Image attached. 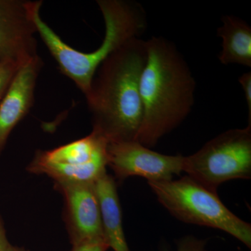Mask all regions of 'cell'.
<instances>
[{"instance_id": "cell-13", "label": "cell", "mask_w": 251, "mask_h": 251, "mask_svg": "<svg viewBox=\"0 0 251 251\" xmlns=\"http://www.w3.org/2000/svg\"><path fill=\"white\" fill-rule=\"evenodd\" d=\"M25 63L16 60H7L0 63V102L9 88L20 68Z\"/></svg>"}, {"instance_id": "cell-7", "label": "cell", "mask_w": 251, "mask_h": 251, "mask_svg": "<svg viewBox=\"0 0 251 251\" xmlns=\"http://www.w3.org/2000/svg\"><path fill=\"white\" fill-rule=\"evenodd\" d=\"M107 156L119 182L135 176L148 182L168 181L183 172L184 156L156 152L137 140L108 143Z\"/></svg>"}, {"instance_id": "cell-16", "label": "cell", "mask_w": 251, "mask_h": 251, "mask_svg": "<svg viewBox=\"0 0 251 251\" xmlns=\"http://www.w3.org/2000/svg\"><path fill=\"white\" fill-rule=\"evenodd\" d=\"M109 247L104 241H92L73 247L72 251H107Z\"/></svg>"}, {"instance_id": "cell-14", "label": "cell", "mask_w": 251, "mask_h": 251, "mask_svg": "<svg viewBox=\"0 0 251 251\" xmlns=\"http://www.w3.org/2000/svg\"><path fill=\"white\" fill-rule=\"evenodd\" d=\"M175 251H206L204 240L193 237H185L181 239Z\"/></svg>"}, {"instance_id": "cell-18", "label": "cell", "mask_w": 251, "mask_h": 251, "mask_svg": "<svg viewBox=\"0 0 251 251\" xmlns=\"http://www.w3.org/2000/svg\"><path fill=\"white\" fill-rule=\"evenodd\" d=\"M7 251H28L23 248L15 247V246L10 244L9 248H8Z\"/></svg>"}, {"instance_id": "cell-5", "label": "cell", "mask_w": 251, "mask_h": 251, "mask_svg": "<svg viewBox=\"0 0 251 251\" xmlns=\"http://www.w3.org/2000/svg\"><path fill=\"white\" fill-rule=\"evenodd\" d=\"M183 172L214 192L229 180L250 179L251 125L225 131L184 156Z\"/></svg>"}, {"instance_id": "cell-15", "label": "cell", "mask_w": 251, "mask_h": 251, "mask_svg": "<svg viewBox=\"0 0 251 251\" xmlns=\"http://www.w3.org/2000/svg\"><path fill=\"white\" fill-rule=\"evenodd\" d=\"M239 82L242 86L246 100H247L248 110H249V125H251V73L243 74L239 78Z\"/></svg>"}, {"instance_id": "cell-1", "label": "cell", "mask_w": 251, "mask_h": 251, "mask_svg": "<svg viewBox=\"0 0 251 251\" xmlns=\"http://www.w3.org/2000/svg\"><path fill=\"white\" fill-rule=\"evenodd\" d=\"M147 60L146 41L134 38L112 52L96 72L85 99L92 130L108 143L136 140L143 120L140 79Z\"/></svg>"}, {"instance_id": "cell-17", "label": "cell", "mask_w": 251, "mask_h": 251, "mask_svg": "<svg viewBox=\"0 0 251 251\" xmlns=\"http://www.w3.org/2000/svg\"><path fill=\"white\" fill-rule=\"evenodd\" d=\"M10 243L6 236V231L5 229L4 220L0 214V251H7Z\"/></svg>"}, {"instance_id": "cell-2", "label": "cell", "mask_w": 251, "mask_h": 251, "mask_svg": "<svg viewBox=\"0 0 251 251\" xmlns=\"http://www.w3.org/2000/svg\"><path fill=\"white\" fill-rule=\"evenodd\" d=\"M146 43L148 60L140 84L143 120L136 140L151 148L189 115L196 82L173 43L162 36Z\"/></svg>"}, {"instance_id": "cell-12", "label": "cell", "mask_w": 251, "mask_h": 251, "mask_svg": "<svg viewBox=\"0 0 251 251\" xmlns=\"http://www.w3.org/2000/svg\"><path fill=\"white\" fill-rule=\"evenodd\" d=\"M217 34L222 39L220 62L224 65L239 64L251 67V27L244 20L226 15Z\"/></svg>"}, {"instance_id": "cell-10", "label": "cell", "mask_w": 251, "mask_h": 251, "mask_svg": "<svg viewBox=\"0 0 251 251\" xmlns=\"http://www.w3.org/2000/svg\"><path fill=\"white\" fill-rule=\"evenodd\" d=\"M42 67L39 55L23 64L0 102V153L11 132L33 106L36 82Z\"/></svg>"}, {"instance_id": "cell-4", "label": "cell", "mask_w": 251, "mask_h": 251, "mask_svg": "<svg viewBox=\"0 0 251 251\" xmlns=\"http://www.w3.org/2000/svg\"><path fill=\"white\" fill-rule=\"evenodd\" d=\"M148 184L158 202L176 219L224 231L251 249V224L227 209L217 192L188 176Z\"/></svg>"}, {"instance_id": "cell-11", "label": "cell", "mask_w": 251, "mask_h": 251, "mask_svg": "<svg viewBox=\"0 0 251 251\" xmlns=\"http://www.w3.org/2000/svg\"><path fill=\"white\" fill-rule=\"evenodd\" d=\"M100 204L104 239L114 251H130L122 226L121 205L115 178L105 173L94 183Z\"/></svg>"}, {"instance_id": "cell-6", "label": "cell", "mask_w": 251, "mask_h": 251, "mask_svg": "<svg viewBox=\"0 0 251 251\" xmlns=\"http://www.w3.org/2000/svg\"><path fill=\"white\" fill-rule=\"evenodd\" d=\"M108 145L105 137L92 130L90 135L72 143L39 150L27 171L45 175L54 184H92L107 172Z\"/></svg>"}, {"instance_id": "cell-3", "label": "cell", "mask_w": 251, "mask_h": 251, "mask_svg": "<svg viewBox=\"0 0 251 251\" xmlns=\"http://www.w3.org/2000/svg\"><path fill=\"white\" fill-rule=\"evenodd\" d=\"M42 1L33 5L32 17L36 33L57 62L59 70L75 84L85 97L90 92L96 72L117 49L134 38H140L148 25L142 5L126 0H98L105 22L101 45L91 52H82L66 44L41 18Z\"/></svg>"}, {"instance_id": "cell-8", "label": "cell", "mask_w": 251, "mask_h": 251, "mask_svg": "<svg viewBox=\"0 0 251 251\" xmlns=\"http://www.w3.org/2000/svg\"><path fill=\"white\" fill-rule=\"evenodd\" d=\"M64 198V220L73 247L104 241L101 214L94 184H54Z\"/></svg>"}, {"instance_id": "cell-9", "label": "cell", "mask_w": 251, "mask_h": 251, "mask_svg": "<svg viewBox=\"0 0 251 251\" xmlns=\"http://www.w3.org/2000/svg\"><path fill=\"white\" fill-rule=\"evenodd\" d=\"M33 2L0 0V63H26L38 55Z\"/></svg>"}]
</instances>
